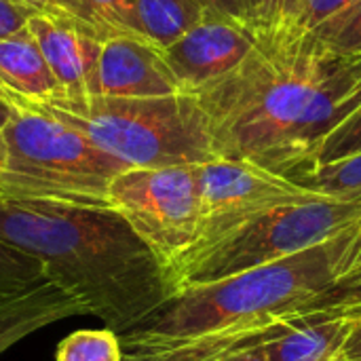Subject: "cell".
<instances>
[{
    "mask_svg": "<svg viewBox=\"0 0 361 361\" xmlns=\"http://www.w3.org/2000/svg\"><path fill=\"white\" fill-rule=\"evenodd\" d=\"M195 97L218 159L294 180L361 106V53H336L313 30L283 19L260 30L245 59Z\"/></svg>",
    "mask_w": 361,
    "mask_h": 361,
    "instance_id": "cell-1",
    "label": "cell"
},
{
    "mask_svg": "<svg viewBox=\"0 0 361 361\" xmlns=\"http://www.w3.org/2000/svg\"><path fill=\"white\" fill-rule=\"evenodd\" d=\"M0 237L118 334L176 296L169 271L110 205L0 199Z\"/></svg>",
    "mask_w": 361,
    "mask_h": 361,
    "instance_id": "cell-2",
    "label": "cell"
},
{
    "mask_svg": "<svg viewBox=\"0 0 361 361\" xmlns=\"http://www.w3.org/2000/svg\"><path fill=\"white\" fill-rule=\"evenodd\" d=\"M360 233L361 222L290 258L176 292L154 315L121 334L123 355L182 341L262 334L307 315L353 271Z\"/></svg>",
    "mask_w": 361,
    "mask_h": 361,
    "instance_id": "cell-3",
    "label": "cell"
},
{
    "mask_svg": "<svg viewBox=\"0 0 361 361\" xmlns=\"http://www.w3.org/2000/svg\"><path fill=\"white\" fill-rule=\"evenodd\" d=\"M85 133L129 169L203 165L216 161L205 110L192 93L167 97H89L82 114L30 104Z\"/></svg>",
    "mask_w": 361,
    "mask_h": 361,
    "instance_id": "cell-4",
    "label": "cell"
},
{
    "mask_svg": "<svg viewBox=\"0 0 361 361\" xmlns=\"http://www.w3.org/2000/svg\"><path fill=\"white\" fill-rule=\"evenodd\" d=\"M8 161L0 199L110 205L108 188L129 167L63 121L19 104L2 129Z\"/></svg>",
    "mask_w": 361,
    "mask_h": 361,
    "instance_id": "cell-5",
    "label": "cell"
},
{
    "mask_svg": "<svg viewBox=\"0 0 361 361\" xmlns=\"http://www.w3.org/2000/svg\"><path fill=\"white\" fill-rule=\"evenodd\" d=\"M360 222L361 199L322 197L275 207L182 262L173 273V288L180 292L290 258Z\"/></svg>",
    "mask_w": 361,
    "mask_h": 361,
    "instance_id": "cell-6",
    "label": "cell"
},
{
    "mask_svg": "<svg viewBox=\"0 0 361 361\" xmlns=\"http://www.w3.org/2000/svg\"><path fill=\"white\" fill-rule=\"evenodd\" d=\"M108 203L173 275L199 237V165L127 169L112 180Z\"/></svg>",
    "mask_w": 361,
    "mask_h": 361,
    "instance_id": "cell-7",
    "label": "cell"
},
{
    "mask_svg": "<svg viewBox=\"0 0 361 361\" xmlns=\"http://www.w3.org/2000/svg\"><path fill=\"white\" fill-rule=\"evenodd\" d=\"M199 188H201L199 237L195 247L188 252V256L182 262L205 252L207 247H212L214 243H218L220 239H224L245 222L275 207L307 203L324 197L271 169H264L247 161H228V159H216L199 165Z\"/></svg>",
    "mask_w": 361,
    "mask_h": 361,
    "instance_id": "cell-8",
    "label": "cell"
},
{
    "mask_svg": "<svg viewBox=\"0 0 361 361\" xmlns=\"http://www.w3.org/2000/svg\"><path fill=\"white\" fill-rule=\"evenodd\" d=\"M256 40L258 30L245 21L207 11L192 30L163 49V55L182 91L195 95L231 74L245 59Z\"/></svg>",
    "mask_w": 361,
    "mask_h": 361,
    "instance_id": "cell-9",
    "label": "cell"
},
{
    "mask_svg": "<svg viewBox=\"0 0 361 361\" xmlns=\"http://www.w3.org/2000/svg\"><path fill=\"white\" fill-rule=\"evenodd\" d=\"M184 93L163 49L146 38L118 36L102 47L99 95L106 97H167Z\"/></svg>",
    "mask_w": 361,
    "mask_h": 361,
    "instance_id": "cell-10",
    "label": "cell"
},
{
    "mask_svg": "<svg viewBox=\"0 0 361 361\" xmlns=\"http://www.w3.org/2000/svg\"><path fill=\"white\" fill-rule=\"evenodd\" d=\"M353 326L347 311H315L275 326L262 347L269 361H343Z\"/></svg>",
    "mask_w": 361,
    "mask_h": 361,
    "instance_id": "cell-11",
    "label": "cell"
},
{
    "mask_svg": "<svg viewBox=\"0 0 361 361\" xmlns=\"http://www.w3.org/2000/svg\"><path fill=\"white\" fill-rule=\"evenodd\" d=\"M27 27L34 34L51 72L66 93L61 102L49 106L72 114H82L89 106V93L82 74L80 32L66 15L57 11L34 15L27 21Z\"/></svg>",
    "mask_w": 361,
    "mask_h": 361,
    "instance_id": "cell-12",
    "label": "cell"
},
{
    "mask_svg": "<svg viewBox=\"0 0 361 361\" xmlns=\"http://www.w3.org/2000/svg\"><path fill=\"white\" fill-rule=\"evenodd\" d=\"M0 85L19 104H57L66 97L30 27L0 40Z\"/></svg>",
    "mask_w": 361,
    "mask_h": 361,
    "instance_id": "cell-13",
    "label": "cell"
},
{
    "mask_svg": "<svg viewBox=\"0 0 361 361\" xmlns=\"http://www.w3.org/2000/svg\"><path fill=\"white\" fill-rule=\"evenodd\" d=\"M78 315H89V309L49 279L17 298L0 302V355L42 328Z\"/></svg>",
    "mask_w": 361,
    "mask_h": 361,
    "instance_id": "cell-14",
    "label": "cell"
},
{
    "mask_svg": "<svg viewBox=\"0 0 361 361\" xmlns=\"http://www.w3.org/2000/svg\"><path fill=\"white\" fill-rule=\"evenodd\" d=\"M209 8L201 0H133V30L159 49L171 47Z\"/></svg>",
    "mask_w": 361,
    "mask_h": 361,
    "instance_id": "cell-15",
    "label": "cell"
},
{
    "mask_svg": "<svg viewBox=\"0 0 361 361\" xmlns=\"http://www.w3.org/2000/svg\"><path fill=\"white\" fill-rule=\"evenodd\" d=\"M53 11L104 42L118 36H137L133 30V0H55Z\"/></svg>",
    "mask_w": 361,
    "mask_h": 361,
    "instance_id": "cell-16",
    "label": "cell"
},
{
    "mask_svg": "<svg viewBox=\"0 0 361 361\" xmlns=\"http://www.w3.org/2000/svg\"><path fill=\"white\" fill-rule=\"evenodd\" d=\"M294 182L324 197L361 199V152L334 163L317 165L294 178Z\"/></svg>",
    "mask_w": 361,
    "mask_h": 361,
    "instance_id": "cell-17",
    "label": "cell"
},
{
    "mask_svg": "<svg viewBox=\"0 0 361 361\" xmlns=\"http://www.w3.org/2000/svg\"><path fill=\"white\" fill-rule=\"evenodd\" d=\"M269 332V330H267ZM264 334V332H262ZM260 334H245V336H212V338H197V341H182L169 343L161 347H152L146 351H137L131 355H123V361H216L226 351L256 338Z\"/></svg>",
    "mask_w": 361,
    "mask_h": 361,
    "instance_id": "cell-18",
    "label": "cell"
},
{
    "mask_svg": "<svg viewBox=\"0 0 361 361\" xmlns=\"http://www.w3.org/2000/svg\"><path fill=\"white\" fill-rule=\"evenodd\" d=\"M47 281L42 262L0 237V302L17 298Z\"/></svg>",
    "mask_w": 361,
    "mask_h": 361,
    "instance_id": "cell-19",
    "label": "cell"
},
{
    "mask_svg": "<svg viewBox=\"0 0 361 361\" xmlns=\"http://www.w3.org/2000/svg\"><path fill=\"white\" fill-rule=\"evenodd\" d=\"M55 361H123L121 334L110 328L72 332L57 345Z\"/></svg>",
    "mask_w": 361,
    "mask_h": 361,
    "instance_id": "cell-20",
    "label": "cell"
},
{
    "mask_svg": "<svg viewBox=\"0 0 361 361\" xmlns=\"http://www.w3.org/2000/svg\"><path fill=\"white\" fill-rule=\"evenodd\" d=\"M315 36L336 53H361V0L317 25Z\"/></svg>",
    "mask_w": 361,
    "mask_h": 361,
    "instance_id": "cell-21",
    "label": "cell"
},
{
    "mask_svg": "<svg viewBox=\"0 0 361 361\" xmlns=\"http://www.w3.org/2000/svg\"><path fill=\"white\" fill-rule=\"evenodd\" d=\"M361 152V106L345 121L341 123L332 133L326 135V140L319 144V148L313 154L311 167L317 165H326V163H334L353 154ZM307 169V171H309Z\"/></svg>",
    "mask_w": 361,
    "mask_h": 361,
    "instance_id": "cell-22",
    "label": "cell"
},
{
    "mask_svg": "<svg viewBox=\"0 0 361 361\" xmlns=\"http://www.w3.org/2000/svg\"><path fill=\"white\" fill-rule=\"evenodd\" d=\"M315 311H349L361 313V267L343 277L330 292H326L309 313Z\"/></svg>",
    "mask_w": 361,
    "mask_h": 361,
    "instance_id": "cell-23",
    "label": "cell"
},
{
    "mask_svg": "<svg viewBox=\"0 0 361 361\" xmlns=\"http://www.w3.org/2000/svg\"><path fill=\"white\" fill-rule=\"evenodd\" d=\"M353 2L355 0H296L286 19H292L300 27L315 30L324 21L343 13Z\"/></svg>",
    "mask_w": 361,
    "mask_h": 361,
    "instance_id": "cell-24",
    "label": "cell"
},
{
    "mask_svg": "<svg viewBox=\"0 0 361 361\" xmlns=\"http://www.w3.org/2000/svg\"><path fill=\"white\" fill-rule=\"evenodd\" d=\"M292 8V0H243V19L254 30H269L281 23Z\"/></svg>",
    "mask_w": 361,
    "mask_h": 361,
    "instance_id": "cell-25",
    "label": "cell"
},
{
    "mask_svg": "<svg viewBox=\"0 0 361 361\" xmlns=\"http://www.w3.org/2000/svg\"><path fill=\"white\" fill-rule=\"evenodd\" d=\"M40 11L27 0H0V40L13 36Z\"/></svg>",
    "mask_w": 361,
    "mask_h": 361,
    "instance_id": "cell-26",
    "label": "cell"
},
{
    "mask_svg": "<svg viewBox=\"0 0 361 361\" xmlns=\"http://www.w3.org/2000/svg\"><path fill=\"white\" fill-rule=\"evenodd\" d=\"M269 332H264V334H260V336H256V338H252V341H247V343H243V345H239V347H235L231 351H226L222 357H218L216 361H269L267 353H264V347H262V338Z\"/></svg>",
    "mask_w": 361,
    "mask_h": 361,
    "instance_id": "cell-27",
    "label": "cell"
},
{
    "mask_svg": "<svg viewBox=\"0 0 361 361\" xmlns=\"http://www.w3.org/2000/svg\"><path fill=\"white\" fill-rule=\"evenodd\" d=\"M351 315L355 317V326H353V332L345 345L343 361H361V313H351Z\"/></svg>",
    "mask_w": 361,
    "mask_h": 361,
    "instance_id": "cell-28",
    "label": "cell"
},
{
    "mask_svg": "<svg viewBox=\"0 0 361 361\" xmlns=\"http://www.w3.org/2000/svg\"><path fill=\"white\" fill-rule=\"evenodd\" d=\"M209 11H216V13H222V15H228V17H235V19H243V0H201Z\"/></svg>",
    "mask_w": 361,
    "mask_h": 361,
    "instance_id": "cell-29",
    "label": "cell"
},
{
    "mask_svg": "<svg viewBox=\"0 0 361 361\" xmlns=\"http://www.w3.org/2000/svg\"><path fill=\"white\" fill-rule=\"evenodd\" d=\"M17 110H19L17 104H13V102L0 97V131H2V129L6 127V123L17 114Z\"/></svg>",
    "mask_w": 361,
    "mask_h": 361,
    "instance_id": "cell-30",
    "label": "cell"
},
{
    "mask_svg": "<svg viewBox=\"0 0 361 361\" xmlns=\"http://www.w3.org/2000/svg\"><path fill=\"white\" fill-rule=\"evenodd\" d=\"M30 4H34L40 13H51L55 8V0H27Z\"/></svg>",
    "mask_w": 361,
    "mask_h": 361,
    "instance_id": "cell-31",
    "label": "cell"
},
{
    "mask_svg": "<svg viewBox=\"0 0 361 361\" xmlns=\"http://www.w3.org/2000/svg\"><path fill=\"white\" fill-rule=\"evenodd\" d=\"M6 161H8V148H6L4 135H2V131H0V173H2L4 167H6Z\"/></svg>",
    "mask_w": 361,
    "mask_h": 361,
    "instance_id": "cell-32",
    "label": "cell"
},
{
    "mask_svg": "<svg viewBox=\"0 0 361 361\" xmlns=\"http://www.w3.org/2000/svg\"><path fill=\"white\" fill-rule=\"evenodd\" d=\"M361 267V233H360V245H357V254H355V264H353V271Z\"/></svg>",
    "mask_w": 361,
    "mask_h": 361,
    "instance_id": "cell-33",
    "label": "cell"
},
{
    "mask_svg": "<svg viewBox=\"0 0 361 361\" xmlns=\"http://www.w3.org/2000/svg\"><path fill=\"white\" fill-rule=\"evenodd\" d=\"M0 97H4V99H8V102H13V97L8 95V91H6V89H4L2 85H0ZM13 104H15V102H13Z\"/></svg>",
    "mask_w": 361,
    "mask_h": 361,
    "instance_id": "cell-34",
    "label": "cell"
},
{
    "mask_svg": "<svg viewBox=\"0 0 361 361\" xmlns=\"http://www.w3.org/2000/svg\"><path fill=\"white\" fill-rule=\"evenodd\" d=\"M294 2H296V0H292V6H294ZM290 11H292V8H290Z\"/></svg>",
    "mask_w": 361,
    "mask_h": 361,
    "instance_id": "cell-35",
    "label": "cell"
}]
</instances>
